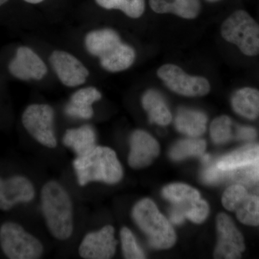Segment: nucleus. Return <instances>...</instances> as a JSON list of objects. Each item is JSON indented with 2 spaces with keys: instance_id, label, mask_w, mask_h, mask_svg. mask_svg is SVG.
Returning a JSON list of instances; mask_svg holds the SVG:
<instances>
[{
  "instance_id": "1",
  "label": "nucleus",
  "mask_w": 259,
  "mask_h": 259,
  "mask_svg": "<svg viewBox=\"0 0 259 259\" xmlns=\"http://www.w3.org/2000/svg\"><path fill=\"white\" fill-rule=\"evenodd\" d=\"M84 47L90 55L100 61L102 69L116 73L129 69L136 60L134 48L121 40L115 30L97 29L87 34Z\"/></svg>"
},
{
  "instance_id": "2",
  "label": "nucleus",
  "mask_w": 259,
  "mask_h": 259,
  "mask_svg": "<svg viewBox=\"0 0 259 259\" xmlns=\"http://www.w3.org/2000/svg\"><path fill=\"white\" fill-rule=\"evenodd\" d=\"M41 207L51 234L60 241L69 239L74 231L72 202L60 184L50 181L42 187Z\"/></svg>"
},
{
  "instance_id": "3",
  "label": "nucleus",
  "mask_w": 259,
  "mask_h": 259,
  "mask_svg": "<svg viewBox=\"0 0 259 259\" xmlns=\"http://www.w3.org/2000/svg\"><path fill=\"white\" fill-rule=\"evenodd\" d=\"M80 186L93 182L114 185L120 182L123 171L113 150L105 146H95L93 150L78 156L73 163Z\"/></svg>"
},
{
  "instance_id": "4",
  "label": "nucleus",
  "mask_w": 259,
  "mask_h": 259,
  "mask_svg": "<svg viewBox=\"0 0 259 259\" xmlns=\"http://www.w3.org/2000/svg\"><path fill=\"white\" fill-rule=\"evenodd\" d=\"M132 215L153 248L168 249L175 245L177 237L171 225L151 199L139 201L133 209Z\"/></svg>"
},
{
  "instance_id": "5",
  "label": "nucleus",
  "mask_w": 259,
  "mask_h": 259,
  "mask_svg": "<svg viewBox=\"0 0 259 259\" xmlns=\"http://www.w3.org/2000/svg\"><path fill=\"white\" fill-rule=\"evenodd\" d=\"M221 35L244 55H258L259 24L244 10H237L223 22Z\"/></svg>"
},
{
  "instance_id": "6",
  "label": "nucleus",
  "mask_w": 259,
  "mask_h": 259,
  "mask_svg": "<svg viewBox=\"0 0 259 259\" xmlns=\"http://www.w3.org/2000/svg\"><path fill=\"white\" fill-rule=\"evenodd\" d=\"M0 246L10 259H37L44 253L41 242L14 222H6L0 227Z\"/></svg>"
},
{
  "instance_id": "7",
  "label": "nucleus",
  "mask_w": 259,
  "mask_h": 259,
  "mask_svg": "<svg viewBox=\"0 0 259 259\" xmlns=\"http://www.w3.org/2000/svg\"><path fill=\"white\" fill-rule=\"evenodd\" d=\"M54 110L47 104H32L24 110L22 123L30 136L48 148L57 145L54 132Z\"/></svg>"
},
{
  "instance_id": "8",
  "label": "nucleus",
  "mask_w": 259,
  "mask_h": 259,
  "mask_svg": "<svg viewBox=\"0 0 259 259\" xmlns=\"http://www.w3.org/2000/svg\"><path fill=\"white\" fill-rule=\"evenodd\" d=\"M158 77L174 93L186 97H202L210 91L208 80L187 74L180 66L164 64L157 71Z\"/></svg>"
},
{
  "instance_id": "9",
  "label": "nucleus",
  "mask_w": 259,
  "mask_h": 259,
  "mask_svg": "<svg viewBox=\"0 0 259 259\" xmlns=\"http://www.w3.org/2000/svg\"><path fill=\"white\" fill-rule=\"evenodd\" d=\"M218 243L214 251L215 258H241L244 252V238L231 218L225 213L217 218Z\"/></svg>"
},
{
  "instance_id": "10",
  "label": "nucleus",
  "mask_w": 259,
  "mask_h": 259,
  "mask_svg": "<svg viewBox=\"0 0 259 259\" xmlns=\"http://www.w3.org/2000/svg\"><path fill=\"white\" fill-rule=\"evenodd\" d=\"M50 63L54 72L65 86L76 88L86 82L90 71L76 56L64 51L56 50L51 54Z\"/></svg>"
},
{
  "instance_id": "11",
  "label": "nucleus",
  "mask_w": 259,
  "mask_h": 259,
  "mask_svg": "<svg viewBox=\"0 0 259 259\" xmlns=\"http://www.w3.org/2000/svg\"><path fill=\"white\" fill-rule=\"evenodd\" d=\"M117 241L112 226L103 227L100 231L85 236L79 245L80 256L86 259H109L115 255Z\"/></svg>"
},
{
  "instance_id": "12",
  "label": "nucleus",
  "mask_w": 259,
  "mask_h": 259,
  "mask_svg": "<svg viewBox=\"0 0 259 259\" xmlns=\"http://www.w3.org/2000/svg\"><path fill=\"white\" fill-rule=\"evenodd\" d=\"M8 69L14 77L22 81H39L48 73L47 66L41 58L30 47L24 46L17 49Z\"/></svg>"
},
{
  "instance_id": "13",
  "label": "nucleus",
  "mask_w": 259,
  "mask_h": 259,
  "mask_svg": "<svg viewBox=\"0 0 259 259\" xmlns=\"http://www.w3.org/2000/svg\"><path fill=\"white\" fill-rule=\"evenodd\" d=\"M32 182L23 176L3 180L0 177V210L9 211L19 203H28L35 198Z\"/></svg>"
},
{
  "instance_id": "14",
  "label": "nucleus",
  "mask_w": 259,
  "mask_h": 259,
  "mask_svg": "<svg viewBox=\"0 0 259 259\" xmlns=\"http://www.w3.org/2000/svg\"><path fill=\"white\" fill-rule=\"evenodd\" d=\"M131 152L128 163L135 169L145 168L151 164L160 152L159 144L156 139L144 131L138 130L131 135Z\"/></svg>"
},
{
  "instance_id": "15",
  "label": "nucleus",
  "mask_w": 259,
  "mask_h": 259,
  "mask_svg": "<svg viewBox=\"0 0 259 259\" xmlns=\"http://www.w3.org/2000/svg\"><path fill=\"white\" fill-rule=\"evenodd\" d=\"M163 195L187 218V213L200 199L198 191L185 184H172L163 190Z\"/></svg>"
},
{
  "instance_id": "16",
  "label": "nucleus",
  "mask_w": 259,
  "mask_h": 259,
  "mask_svg": "<svg viewBox=\"0 0 259 259\" xmlns=\"http://www.w3.org/2000/svg\"><path fill=\"white\" fill-rule=\"evenodd\" d=\"M149 4L158 14L172 13L188 20L197 18L201 9L199 0H149Z\"/></svg>"
},
{
  "instance_id": "17",
  "label": "nucleus",
  "mask_w": 259,
  "mask_h": 259,
  "mask_svg": "<svg viewBox=\"0 0 259 259\" xmlns=\"http://www.w3.org/2000/svg\"><path fill=\"white\" fill-rule=\"evenodd\" d=\"M96 140L95 129L91 125H85L77 128L67 130L63 143L80 156L90 152L96 146Z\"/></svg>"
},
{
  "instance_id": "18",
  "label": "nucleus",
  "mask_w": 259,
  "mask_h": 259,
  "mask_svg": "<svg viewBox=\"0 0 259 259\" xmlns=\"http://www.w3.org/2000/svg\"><path fill=\"white\" fill-rule=\"evenodd\" d=\"M231 105L238 115L255 120L259 117V90L251 88L237 90L232 97Z\"/></svg>"
},
{
  "instance_id": "19",
  "label": "nucleus",
  "mask_w": 259,
  "mask_h": 259,
  "mask_svg": "<svg viewBox=\"0 0 259 259\" xmlns=\"http://www.w3.org/2000/svg\"><path fill=\"white\" fill-rule=\"evenodd\" d=\"M142 105L151 122L159 125H167L171 122V113L166 102L156 90H149L144 94Z\"/></svg>"
},
{
  "instance_id": "20",
  "label": "nucleus",
  "mask_w": 259,
  "mask_h": 259,
  "mask_svg": "<svg viewBox=\"0 0 259 259\" xmlns=\"http://www.w3.org/2000/svg\"><path fill=\"white\" fill-rule=\"evenodd\" d=\"M259 161V145L248 144L223 156L217 166L223 171L253 164Z\"/></svg>"
},
{
  "instance_id": "21",
  "label": "nucleus",
  "mask_w": 259,
  "mask_h": 259,
  "mask_svg": "<svg viewBox=\"0 0 259 259\" xmlns=\"http://www.w3.org/2000/svg\"><path fill=\"white\" fill-rule=\"evenodd\" d=\"M207 121V117L203 112L182 108L177 113L175 125L182 134L197 138L205 132Z\"/></svg>"
},
{
  "instance_id": "22",
  "label": "nucleus",
  "mask_w": 259,
  "mask_h": 259,
  "mask_svg": "<svg viewBox=\"0 0 259 259\" xmlns=\"http://www.w3.org/2000/svg\"><path fill=\"white\" fill-rule=\"evenodd\" d=\"M206 149L204 140L192 138L177 142L170 151V156L175 161H180L190 156H201Z\"/></svg>"
},
{
  "instance_id": "23",
  "label": "nucleus",
  "mask_w": 259,
  "mask_h": 259,
  "mask_svg": "<svg viewBox=\"0 0 259 259\" xmlns=\"http://www.w3.org/2000/svg\"><path fill=\"white\" fill-rule=\"evenodd\" d=\"M104 9L119 10L129 18L137 19L145 11V0H95Z\"/></svg>"
},
{
  "instance_id": "24",
  "label": "nucleus",
  "mask_w": 259,
  "mask_h": 259,
  "mask_svg": "<svg viewBox=\"0 0 259 259\" xmlns=\"http://www.w3.org/2000/svg\"><path fill=\"white\" fill-rule=\"evenodd\" d=\"M240 222L248 226H259V197L248 194L236 210Z\"/></svg>"
},
{
  "instance_id": "25",
  "label": "nucleus",
  "mask_w": 259,
  "mask_h": 259,
  "mask_svg": "<svg viewBox=\"0 0 259 259\" xmlns=\"http://www.w3.org/2000/svg\"><path fill=\"white\" fill-rule=\"evenodd\" d=\"M233 122L228 116L223 115L212 121L210 125V136L213 142L223 144L233 138Z\"/></svg>"
},
{
  "instance_id": "26",
  "label": "nucleus",
  "mask_w": 259,
  "mask_h": 259,
  "mask_svg": "<svg viewBox=\"0 0 259 259\" xmlns=\"http://www.w3.org/2000/svg\"><path fill=\"white\" fill-rule=\"evenodd\" d=\"M102 93L94 87H87L75 92L69 103L74 106L90 108L95 102L101 100Z\"/></svg>"
},
{
  "instance_id": "27",
  "label": "nucleus",
  "mask_w": 259,
  "mask_h": 259,
  "mask_svg": "<svg viewBox=\"0 0 259 259\" xmlns=\"http://www.w3.org/2000/svg\"><path fill=\"white\" fill-rule=\"evenodd\" d=\"M121 242L124 257L127 259L146 258L144 251L140 248L131 230L122 228L120 231Z\"/></svg>"
},
{
  "instance_id": "28",
  "label": "nucleus",
  "mask_w": 259,
  "mask_h": 259,
  "mask_svg": "<svg viewBox=\"0 0 259 259\" xmlns=\"http://www.w3.org/2000/svg\"><path fill=\"white\" fill-rule=\"evenodd\" d=\"M248 192L243 186L232 185L228 187L223 195L222 202L225 208L235 212L238 206L248 195Z\"/></svg>"
},
{
  "instance_id": "29",
  "label": "nucleus",
  "mask_w": 259,
  "mask_h": 259,
  "mask_svg": "<svg viewBox=\"0 0 259 259\" xmlns=\"http://www.w3.org/2000/svg\"><path fill=\"white\" fill-rule=\"evenodd\" d=\"M209 214V205L206 201L200 199L187 214V218L195 223L205 221Z\"/></svg>"
},
{
  "instance_id": "30",
  "label": "nucleus",
  "mask_w": 259,
  "mask_h": 259,
  "mask_svg": "<svg viewBox=\"0 0 259 259\" xmlns=\"http://www.w3.org/2000/svg\"><path fill=\"white\" fill-rule=\"evenodd\" d=\"M65 112L71 117H78L83 120L91 119L94 115L93 107L83 108V107L74 106L70 103L65 107Z\"/></svg>"
},
{
  "instance_id": "31",
  "label": "nucleus",
  "mask_w": 259,
  "mask_h": 259,
  "mask_svg": "<svg viewBox=\"0 0 259 259\" xmlns=\"http://www.w3.org/2000/svg\"><path fill=\"white\" fill-rule=\"evenodd\" d=\"M222 170L215 166L209 167L202 174V180L207 184H215L219 182L223 177Z\"/></svg>"
},
{
  "instance_id": "32",
  "label": "nucleus",
  "mask_w": 259,
  "mask_h": 259,
  "mask_svg": "<svg viewBox=\"0 0 259 259\" xmlns=\"http://www.w3.org/2000/svg\"><path fill=\"white\" fill-rule=\"evenodd\" d=\"M257 133L254 128L245 126H238L236 130V138L239 140L250 141L256 137Z\"/></svg>"
},
{
  "instance_id": "33",
  "label": "nucleus",
  "mask_w": 259,
  "mask_h": 259,
  "mask_svg": "<svg viewBox=\"0 0 259 259\" xmlns=\"http://www.w3.org/2000/svg\"><path fill=\"white\" fill-rule=\"evenodd\" d=\"M170 218H171L172 223H175V224H180V223H183L185 219V214L175 207L171 209Z\"/></svg>"
},
{
  "instance_id": "34",
  "label": "nucleus",
  "mask_w": 259,
  "mask_h": 259,
  "mask_svg": "<svg viewBox=\"0 0 259 259\" xmlns=\"http://www.w3.org/2000/svg\"><path fill=\"white\" fill-rule=\"evenodd\" d=\"M24 1L26 2L29 4L36 5L42 3L44 0H24Z\"/></svg>"
},
{
  "instance_id": "35",
  "label": "nucleus",
  "mask_w": 259,
  "mask_h": 259,
  "mask_svg": "<svg viewBox=\"0 0 259 259\" xmlns=\"http://www.w3.org/2000/svg\"><path fill=\"white\" fill-rule=\"evenodd\" d=\"M8 1H9V0H0V7L3 6V5L8 3Z\"/></svg>"
},
{
  "instance_id": "36",
  "label": "nucleus",
  "mask_w": 259,
  "mask_h": 259,
  "mask_svg": "<svg viewBox=\"0 0 259 259\" xmlns=\"http://www.w3.org/2000/svg\"><path fill=\"white\" fill-rule=\"evenodd\" d=\"M207 1L211 2V3H213V2H217V1H219V0H207Z\"/></svg>"
}]
</instances>
